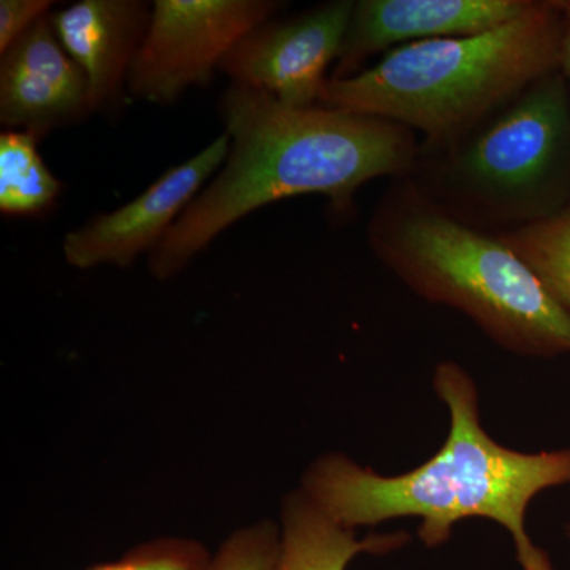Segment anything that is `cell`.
<instances>
[{
	"instance_id": "cell-1",
	"label": "cell",
	"mask_w": 570,
	"mask_h": 570,
	"mask_svg": "<svg viewBox=\"0 0 570 570\" xmlns=\"http://www.w3.org/2000/svg\"><path fill=\"white\" fill-rule=\"evenodd\" d=\"M219 115L230 151L149 254L156 279H171L228 227L284 198L324 195L336 216L348 217L365 184L407 178L422 149L417 134L400 124L321 105L287 107L249 86H228Z\"/></svg>"
},
{
	"instance_id": "cell-2",
	"label": "cell",
	"mask_w": 570,
	"mask_h": 570,
	"mask_svg": "<svg viewBox=\"0 0 570 570\" xmlns=\"http://www.w3.org/2000/svg\"><path fill=\"white\" fill-rule=\"evenodd\" d=\"M433 389L450 425L444 445L425 463L382 475L344 453H325L299 487L352 530L415 517L428 549L449 542L461 520H491L512 535L523 570H554L528 534L527 515L539 493L570 485V448L523 453L494 441L482 425L478 385L456 362L439 363Z\"/></svg>"
},
{
	"instance_id": "cell-3",
	"label": "cell",
	"mask_w": 570,
	"mask_h": 570,
	"mask_svg": "<svg viewBox=\"0 0 570 570\" xmlns=\"http://www.w3.org/2000/svg\"><path fill=\"white\" fill-rule=\"evenodd\" d=\"M370 249L414 294L466 314L499 347L570 354V314L494 232L460 219L411 178L395 179L367 220Z\"/></svg>"
},
{
	"instance_id": "cell-4",
	"label": "cell",
	"mask_w": 570,
	"mask_h": 570,
	"mask_svg": "<svg viewBox=\"0 0 570 570\" xmlns=\"http://www.w3.org/2000/svg\"><path fill=\"white\" fill-rule=\"evenodd\" d=\"M562 36L560 2H532L493 31L403 45L358 73L326 78L317 105L387 119L422 134V148H442L560 70Z\"/></svg>"
},
{
	"instance_id": "cell-5",
	"label": "cell",
	"mask_w": 570,
	"mask_h": 570,
	"mask_svg": "<svg viewBox=\"0 0 570 570\" xmlns=\"http://www.w3.org/2000/svg\"><path fill=\"white\" fill-rule=\"evenodd\" d=\"M409 178L460 219L497 234L560 212L570 202V94L561 70L459 140L420 149Z\"/></svg>"
},
{
	"instance_id": "cell-6",
	"label": "cell",
	"mask_w": 570,
	"mask_h": 570,
	"mask_svg": "<svg viewBox=\"0 0 570 570\" xmlns=\"http://www.w3.org/2000/svg\"><path fill=\"white\" fill-rule=\"evenodd\" d=\"M275 0H157L129 75V96L171 105L212 85L228 51L283 10Z\"/></svg>"
},
{
	"instance_id": "cell-7",
	"label": "cell",
	"mask_w": 570,
	"mask_h": 570,
	"mask_svg": "<svg viewBox=\"0 0 570 570\" xmlns=\"http://www.w3.org/2000/svg\"><path fill=\"white\" fill-rule=\"evenodd\" d=\"M354 3L333 0L288 20L266 21L228 51L219 70L232 85L262 89L287 107H314L325 71L340 56Z\"/></svg>"
},
{
	"instance_id": "cell-8",
	"label": "cell",
	"mask_w": 570,
	"mask_h": 570,
	"mask_svg": "<svg viewBox=\"0 0 570 570\" xmlns=\"http://www.w3.org/2000/svg\"><path fill=\"white\" fill-rule=\"evenodd\" d=\"M230 137L219 135L186 163L165 171L145 193L115 212L97 214L63 239L67 264L78 269L96 266H132L141 254H151L176 220L205 189L209 176L224 165Z\"/></svg>"
},
{
	"instance_id": "cell-9",
	"label": "cell",
	"mask_w": 570,
	"mask_h": 570,
	"mask_svg": "<svg viewBox=\"0 0 570 570\" xmlns=\"http://www.w3.org/2000/svg\"><path fill=\"white\" fill-rule=\"evenodd\" d=\"M0 58V124L43 138L94 115L85 71L63 50L51 14Z\"/></svg>"
},
{
	"instance_id": "cell-10",
	"label": "cell",
	"mask_w": 570,
	"mask_h": 570,
	"mask_svg": "<svg viewBox=\"0 0 570 570\" xmlns=\"http://www.w3.org/2000/svg\"><path fill=\"white\" fill-rule=\"evenodd\" d=\"M532 0H356L332 78L363 70V62L415 41L493 31L521 17Z\"/></svg>"
},
{
	"instance_id": "cell-11",
	"label": "cell",
	"mask_w": 570,
	"mask_h": 570,
	"mask_svg": "<svg viewBox=\"0 0 570 570\" xmlns=\"http://www.w3.org/2000/svg\"><path fill=\"white\" fill-rule=\"evenodd\" d=\"M151 14L142 0H81L51 14L63 50L85 71L92 112L121 116Z\"/></svg>"
},
{
	"instance_id": "cell-12",
	"label": "cell",
	"mask_w": 570,
	"mask_h": 570,
	"mask_svg": "<svg viewBox=\"0 0 570 570\" xmlns=\"http://www.w3.org/2000/svg\"><path fill=\"white\" fill-rule=\"evenodd\" d=\"M281 542L273 570H346L358 554H387L406 546L404 531L370 532L356 538V530L337 521L299 487L281 505Z\"/></svg>"
},
{
	"instance_id": "cell-13",
	"label": "cell",
	"mask_w": 570,
	"mask_h": 570,
	"mask_svg": "<svg viewBox=\"0 0 570 570\" xmlns=\"http://www.w3.org/2000/svg\"><path fill=\"white\" fill-rule=\"evenodd\" d=\"M39 141L20 130L0 135V213L6 216H45L61 197L62 183L41 159Z\"/></svg>"
},
{
	"instance_id": "cell-14",
	"label": "cell",
	"mask_w": 570,
	"mask_h": 570,
	"mask_svg": "<svg viewBox=\"0 0 570 570\" xmlns=\"http://www.w3.org/2000/svg\"><path fill=\"white\" fill-rule=\"evenodd\" d=\"M497 235L531 266L570 314V202L547 219Z\"/></svg>"
},
{
	"instance_id": "cell-15",
	"label": "cell",
	"mask_w": 570,
	"mask_h": 570,
	"mask_svg": "<svg viewBox=\"0 0 570 570\" xmlns=\"http://www.w3.org/2000/svg\"><path fill=\"white\" fill-rule=\"evenodd\" d=\"M213 553L200 540L157 538L138 543L116 561L85 570H206Z\"/></svg>"
},
{
	"instance_id": "cell-16",
	"label": "cell",
	"mask_w": 570,
	"mask_h": 570,
	"mask_svg": "<svg viewBox=\"0 0 570 570\" xmlns=\"http://www.w3.org/2000/svg\"><path fill=\"white\" fill-rule=\"evenodd\" d=\"M281 528L269 520L238 528L220 543L206 570H273Z\"/></svg>"
},
{
	"instance_id": "cell-17",
	"label": "cell",
	"mask_w": 570,
	"mask_h": 570,
	"mask_svg": "<svg viewBox=\"0 0 570 570\" xmlns=\"http://www.w3.org/2000/svg\"><path fill=\"white\" fill-rule=\"evenodd\" d=\"M55 2L50 0H2L0 2V55L41 20Z\"/></svg>"
},
{
	"instance_id": "cell-18",
	"label": "cell",
	"mask_w": 570,
	"mask_h": 570,
	"mask_svg": "<svg viewBox=\"0 0 570 570\" xmlns=\"http://www.w3.org/2000/svg\"><path fill=\"white\" fill-rule=\"evenodd\" d=\"M562 13H564V36L561 45L560 70L566 82H568L570 94V2H560Z\"/></svg>"
},
{
	"instance_id": "cell-19",
	"label": "cell",
	"mask_w": 570,
	"mask_h": 570,
	"mask_svg": "<svg viewBox=\"0 0 570 570\" xmlns=\"http://www.w3.org/2000/svg\"><path fill=\"white\" fill-rule=\"evenodd\" d=\"M566 532H568V538L570 539V521H569L568 528H566Z\"/></svg>"
}]
</instances>
